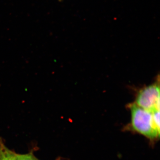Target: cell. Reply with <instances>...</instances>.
Returning a JSON list of instances; mask_svg holds the SVG:
<instances>
[{"instance_id": "cell-1", "label": "cell", "mask_w": 160, "mask_h": 160, "mask_svg": "<svg viewBox=\"0 0 160 160\" xmlns=\"http://www.w3.org/2000/svg\"><path fill=\"white\" fill-rule=\"evenodd\" d=\"M130 107L131 125L135 131L151 139L158 137L160 129L153 122L152 112L139 107L136 104H132Z\"/></svg>"}, {"instance_id": "cell-3", "label": "cell", "mask_w": 160, "mask_h": 160, "mask_svg": "<svg viewBox=\"0 0 160 160\" xmlns=\"http://www.w3.org/2000/svg\"><path fill=\"white\" fill-rule=\"evenodd\" d=\"M16 154L3 145L0 141V160H16Z\"/></svg>"}, {"instance_id": "cell-2", "label": "cell", "mask_w": 160, "mask_h": 160, "mask_svg": "<svg viewBox=\"0 0 160 160\" xmlns=\"http://www.w3.org/2000/svg\"><path fill=\"white\" fill-rule=\"evenodd\" d=\"M135 104L151 112L160 110L159 86L153 84L141 89L137 97Z\"/></svg>"}, {"instance_id": "cell-4", "label": "cell", "mask_w": 160, "mask_h": 160, "mask_svg": "<svg viewBox=\"0 0 160 160\" xmlns=\"http://www.w3.org/2000/svg\"><path fill=\"white\" fill-rule=\"evenodd\" d=\"M16 160H38L32 154H17Z\"/></svg>"}]
</instances>
